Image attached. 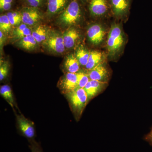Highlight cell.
Masks as SVG:
<instances>
[{
    "instance_id": "obj_8",
    "label": "cell",
    "mask_w": 152,
    "mask_h": 152,
    "mask_svg": "<svg viewBox=\"0 0 152 152\" xmlns=\"http://www.w3.org/2000/svg\"><path fill=\"white\" fill-rule=\"evenodd\" d=\"M89 40L94 45L100 44L104 39L105 32L99 25L95 24L91 26L87 31Z\"/></svg>"
},
{
    "instance_id": "obj_17",
    "label": "cell",
    "mask_w": 152,
    "mask_h": 152,
    "mask_svg": "<svg viewBox=\"0 0 152 152\" xmlns=\"http://www.w3.org/2000/svg\"><path fill=\"white\" fill-rule=\"evenodd\" d=\"M38 44L32 34L20 39L18 42L19 46L28 50H31L36 49Z\"/></svg>"
},
{
    "instance_id": "obj_1",
    "label": "cell",
    "mask_w": 152,
    "mask_h": 152,
    "mask_svg": "<svg viewBox=\"0 0 152 152\" xmlns=\"http://www.w3.org/2000/svg\"><path fill=\"white\" fill-rule=\"evenodd\" d=\"M66 95L73 111L77 116L80 117L88 102L84 88H77Z\"/></svg>"
},
{
    "instance_id": "obj_6",
    "label": "cell",
    "mask_w": 152,
    "mask_h": 152,
    "mask_svg": "<svg viewBox=\"0 0 152 152\" xmlns=\"http://www.w3.org/2000/svg\"><path fill=\"white\" fill-rule=\"evenodd\" d=\"M22 23L29 26L35 25L42 18L40 12L36 8L25 7L21 12Z\"/></svg>"
},
{
    "instance_id": "obj_31",
    "label": "cell",
    "mask_w": 152,
    "mask_h": 152,
    "mask_svg": "<svg viewBox=\"0 0 152 152\" xmlns=\"http://www.w3.org/2000/svg\"><path fill=\"white\" fill-rule=\"evenodd\" d=\"M148 140L152 145V130L148 136Z\"/></svg>"
},
{
    "instance_id": "obj_26",
    "label": "cell",
    "mask_w": 152,
    "mask_h": 152,
    "mask_svg": "<svg viewBox=\"0 0 152 152\" xmlns=\"http://www.w3.org/2000/svg\"><path fill=\"white\" fill-rule=\"evenodd\" d=\"M30 148L31 152H42L39 145L34 141H31Z\"/></svg>"
},
{
    "instance_id": "obj_7",
    "label": "cell",
    "mask_w": 152,
    "mask_h": 152,
    "mask_svg": "<svg viewBox=\"0 0 152 152\" xmlns=\"http://www.w3.org/2000/svg\"><path fill=\"white\" fill-rule=\"evenodd\" d=\"M17 120L19 129L23 134L28 139H33L35 133L33 123L23 115H17Z\"/></svg>"
},
{
    "instance_id": "obj_28",
    "label": "cell",
    "mask_w": 152,
    "mask_h": 152,
    "mask_svg": "<svg viewBox=\"0 0 152 152\" xmlns=\"http://www.w3.org/2000/svg\"><path fill=\"white\" fill-rule=\"evenodd\" d=\"M12 7L11 3H5V4H0V8L2 11H7L10 10Z\"/></svg>"
},
{
    "instance_id": "obj_4",
    "label": "cell",
    "mask_w": 152,
    "mask_h": 152,
    "mask_svg": "<svg viewBox=\"0 0 152 152\" xmlns=\"http://www.w3.org/2000/svg\"><path fill=\"white\" fill-rule=\"evenodd\" d=\"M59 89L64 94L66 95L77 88V73L67 72L58 82Z\"/></svg>"
},
{
    "instance_id": "obj_21",
    "label": "cell",
    "mask_w": 152,
    "mask_h": 152,
    "mask_svg": "<svg viewBox=\"0 0 152 152\" xmlns=\"http://www.w3.org/2000/svg\"><path fill=\"white\" fill-rule=\"evenodd\" d=\"M12 26H19L22 22L21 12H9L7 14Z\"/></svg>"
},
{
    "instance_id": "obj_12",
    "label": "cell",
    "mask_w": 152,
    "mask_h": 152,
    "mask_svg": "<svg viewBox=\"0 0 152 152\" xmlns=\"http://www.w3.org/2000/svg\"><path fill=\"white\" fill-rule=\"evenodd\" d=\"M63 37L65 47L66 48L71 49L75 46L80 35L77 30L70 28L65 32Z\"/></svg>"
},
{
    "instance_id": "obj_27",
    "label": "cell",
    "mask_w": 152,
    "mask_h": 152,
    "mask_svg": "<svg viewBox=\"0 0 152 152\" xmlns=\"http://www.w3.org/2000/svg\"><path fill=\"white\" fill-rule=\"evenodd\" d=\"M27 1L31 7L37 8L42 4L43 0H27Z\"/></svg>"
},
{
    "instance_id": "obj_20",
    "label": "cell",
    "mask_w": 152,
    "mask_h": 152,
    "mask_svg": "<svg viewBox=\"0 0 152 152\" xmlns=\"http://www.w3.org/2000/svg\"><path fill=\"white\" fill-rule=\"evenodd\" d=\"M90 53L83 46L79 47L77 49L76 57L81 65L85 66L86 65L89 57Z\"/></svg>"
},
{
    "instance_id": "obj_14",
    "label": "cell",
    "mask_w": 152,
    "mask_h": 152,
    "mask_svg": "<svg viewBox=\"0 0 152 152\" xmlns=\"http://www.w3.org/2000/svg\"><path fill=\"white\" fill-rule=\"evenodd\" d=\"M113 11L117 16L124 15L129 6V0H111Z\"/></svg>"
},
{
    "instance_id": "obj_10",
    "label": "cell",
    "mask_w": 152,
    "mask_h": 152,
    "mask_svg": "<svg viewBox=\"0 0 152 152\" xmlns=\"http://www.w3.org/2000/svg\"><path fill=\"white\" fill-rule=\"evenodd\" d=\"M88 75L90 80L105 82L107 77V71L101 63L88 72Z\"/></svg>"
},
{
    "instance_id": "obj_15",
    "label": "cell",
    "mask_w": 152,
    "mask_h": 152,
    "mask_svg": "<svg viewBox=\"0 0 152 152\" xmlns=\"http://www.w3.org/2000/svg\"><path fill=\"white\" fill-rule=\"evenodd\" d=\"M31 34L38 44L44 43L48 37V30L45 26L39 25L32 30Z\"/></svg>"
},
{
    "instance_id": "obj_16",
    "label": "cell",
    "mask_w": 152,
    "mask_h": 152,
    "mask_svg": "<svg viewBox=\"0 0 152 152\" xmlns=\"http://www.w3.org/2000/svg\"><path fill=\"white\" fill-rule=\"evenodd\" d=\"M80 65L76 56L71 54L66 58L64 63V68L67 72L77 73L80 70Z\"/></svg>"
},
{
    "instance_id": "obj_5",
    "label": "cell",
    "mask_w": 152,
    "mask_h": 152,
    "mask_svg": "<svg viewBox=\"0 0 152 152\" xmlns=\"http://www.w3.org/2000/svg\"><path fill=\"white\" fill-rule=\"evenodd\" d=\"M44 43L50 50L56 53H62L65 50L63 37L58 33L50 34Z\"/></svg>"
},
{
    "instance_id": "obj_22",
    "label": "cell",
    "mask_w": 152,
    "mask_h": 152,
    "mask_svg": "<svg viewBox=\"0 0 152 152\" xmlns=\"http://www.w3.org/2000/svg\"><path fill=\"white\" fill-rule=\"evenodd\" d=\"M10 22L7 15H3L0 16V29L3 33L7 34L11 29Z\"/></svg>"
},
{
    "instance_id": "obj_2",
    "label": "cell",
    "mask_w": 152,
    "mask_h": 152,
    "mask_svg": "<svg viewBox=\"0 0 152 152\" xmlns=\"http://www.w3.org/2000/svg\"><path fill=\"white\" fill-rule=\"evenodd\" d=\"M81 16V12L78 3L74 0L60 15L59 20L64 26H71L78 21Z\"/></svg>"
},
{
    "instance_id": "obj_11",
    "label": "cell",
    "mask_w": 152,
    "mask_h": 152,
    "mask_svg": "<svg viewBox=\"0 0 152 152\" xmlns=\"http://www.w3.org/2000/svg\"><path fill=\"white\" fill-rule=\"evenodd\" d=\"M91 13L96 16L104 15L108 10V6L106 0H91L90 4Z\"/></svg>"
},
{
    "instance_id": "obj_24",
    "label": "cell",
    "mask_w": 152,
    "mask_h": 152,
    "mask_svg": "<svg viewBox=\"0 0 152 152\" xmlns=\"http://www.w3.org/2000/svg\"><path fill=\"white\" fill-rule=\"evenodd\" d=\"M9 72V64L7 62H5L1 64L0 66V80L2 81L7 76Z\"/></svg>"
},
{
    "instance_id": "obj_29",
    "label": "cell",
    "mask_w": 152,
    "mask_h": 152,
    "mask_svg": "<svg viewBox=\"0 0 152 152\" xmlns=\"http://www.w3.org/2000/svg\"><path fill=\"white\" fill-rule=\"evenodd\" d=\"M4 33L1 31H0V40H1V45H2L4 41Z\"/></svg>"
},
{
    "instance_id": "obj_23",
    "label": "cell",
    "mask_w": 152,
    "mask_h": 152,
    "mask_svg": "<svg viewBox=\"0 0 152 152\" xmlns=\"http://www.w3.org/2000/svg\"><path fill=\"white\" fill-rule=\"evenodd\" d=\"M77 88H84L86 87L90 80L88 74L84 72H80L77 73Z\"/></svg>"
},
{
    "instance_id": "obj_30",
    "label": "cell",
    "mask_w": 152,
    "mask_h": 152,
    "mask_svg": "<svg viewBox=\"0 0 152 152\" xmlns=\"http://www.w3.org/2000/svg\"><path fill=\"white\" fill-rule=\"evenodd\" d=\"M13 0H0V4H5V3H11L12 2Z\"/></svg>"
},
{
    "instance_id": "obj_18",
    "label": "cell",
    "mask_w": 152,
    "mask_h": 152,
    "mask_svg": "<svg viewBox=\"0 0 152 152\" xmlns=\"http://www.w3.org/2000/svg\"><path fill=\"white\" fill-rule=\"evenodd\" d=\"M102 58V55L100 52L96 51H92L90 52L88 63L86 66V69L88 70L92 69L100 64Z\"/></svg>"
},
{
    "instance_id": "obj_13",
    "label": "cell",
    "mask_w": 152,
    "mask_h": 152,
    "mask_svg": "<svg viewBox=\"0 0 152 152\" xmlns=\"http://www.w3.org/2000/svg\"><path fill=\"white\" fill-rule=\"evenodd\" d=\"M68 2V0H48V12L52 15L60 12L65 8Z\"/></svg>"
},
{
    "instance_id": "obj_25",
    "label": "cell",
    "mask_w": 152,
    "mask_h": 152,
    "mask_svg": "<svg viewBox=\"0 0 152 152\" xmlns=\"http://www.w3.org/2000/svg\"><path fill=\"white\" fill-rule=\"evenodd\" d=\"M32 34V29L29 27H28L27 28H26L25 29L23 30L20 32L18 34H17L15 35L14 36V37L15 39H20L26 36L30 35Z\"/></svg>"
},
{
    "instance_id": "obj_19",
    "label": "cell",
    "mask_w": 152,
    "mask_h": 152,
    "mask_svg": "<svg viewBox=\"0 0 152 152\" xmlns=\"http://www.w3.org/2000/svg\"><path fill=\"white\" fill-rule=\"evenodd\" d=\"M0 94L1 96L12 107L14 108V106L15 105V102L12 91L11 87L7 85L1 86L0 88Z\"/></svg>"
},
{
    "instance_id": "obj_9",
    "label": "cell",
    "mask_w": 152,
    "mask_h": 152,
    "mask_svg": "<svg viewBox=\"0 0 152 152\" xmlns=\"http://www.w3.org/2000/svg\"><path fill=\"white\" fill-rule=\"evenodd\" d=\"M106 84L105 82L90 80L84 88L88 95V102L102 92Z\"/></svg>"
},
{
    "instance_id": "obj_3",
    "label": "cell",
    "mask_w": 152,
    "mask_h": 152,
    "mask_svg": "<svg viewBox=\"0 0 152 152\" xmlns=\"http://www.w3.org/2000/svg\"><path fill=\"white\" fill-rule=\"evenodd\" d=\"M124 38L121 28L118 25L112 27L108 38L107 48L110 53L116 52L122 46Z\"/></svg>"
}]
</instances>
